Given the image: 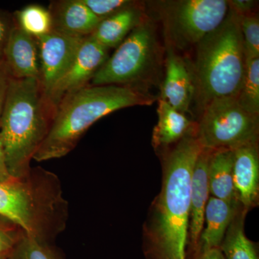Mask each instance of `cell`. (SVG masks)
<instances>
[{"instance_id":"cell-30","label":"cell","mask_w":259,"mask_h":259,"mask_svg":"<svg viewBox=\"0 0 259 259\" xmlns=\"http://www.w3.org/2000/svg\"><path fill=\"white\" fill-rule=\"evenodd\" d=\"M14 178L10 175L8 165H7L6 158H5L4 150L3 145L0 141V184L9 182Z\"/></svg>"},{"instance_id":"cell-10","label":"cell","mask_w":259,"mask_h":259,"mask_svg":"<svg viewBox=\"0 0 259 259\" xmlns=\"http://www.w3.org/2000/svg\"><path fill=\"white\" fill-rule=\"evenodd\" d=\"M85 38L53 31L35 38L40 57V81L46 97L69 69Z\"/></svg>"},{"instance_id":"cell-23","label":"cell","mask_w":259,"mask_h":259,"mask_svg":"<svg viewBox=\"0 0 259 259\" xmlns=\"http://www.w3.org/2000/svg\"><path fill=\"white\" fill-rule=\"evenodd\" d=\"M6 259H65L49 242L24 234L19 237Z\"/></svg>"},{"instance_id":"cell-11","label":"cell","mask_w":259,"mask_h":259,"mask_svg":"<svg viewBox=\"0 0 259 259\" xmlns=\"http://www.w3.org/2000/svg\"><path fill=\"white\" fill-rule=\"evenodd\" d=\"M3 62L10 77L40 79V63L36 40L19 28L15 22L5 46Z\"/></svg>"},{"instance_id":"cell-8","label":"cell","mask_w":259,"mask_h":259,"mask_svg":"<svg viewBox=\"0 0 259 259\" xmlns=\"http://www.w3.org/2000/svg\"><path fill=\"white\" fill-rule=\"evenodd\" d=\"M160 15L174 48L196 45L223 23L229 11L226 0L159 2Z\"/></svg>"},{"instance_id":"cell-4","label":"cell","mask_w":259,"mask_h":259,"mask_svg":"<svg viewBox=\"0 0 259 259\" xmlns=\"http://www.w3.org/2000/svg\"><path fill=\"white\" fill-rule=\"evenodd\" d=\"M0 215L26 236L51 243L66 228L68 204L60 180L41 168L0 184Z\"/></svg>"},{"instance_id":"cell-6","label":"cell","mask_w":259,"mask_h":259,"mask_svg":"<svg viewBox=\"0 0 259 259\" xmlns=\"http://www.w3.org/2000/svg\"><path fill=\"white\" fill-rule=\"evenodd\" d=\"M160 63L161 48L154 25L145 18L109 56L90 85H118L141 90L140 85L152 79Z\"/></svg>"},{"instance_id":"cell-24","label":"cell","mask_w":259,"mask_h":259,"mask_svg":"<svg viewBox=\"0 0 259 259\" xmlns=\"http://www.w3.org/2000/svg\"><path fill=\"white\" fill-rule=\"evenodd\" d=\"M245 57H259V21L256 15H239Z\"/></svg>"},{"instance_id":"cell-21","label":"cell","mask_w":259,"mask_h":259,"mask_svg":"<svg viewBox=\"0 0 259 259\" xmlns=\"http://www.w3.org/2000/svg\"><path fill=\"white\" fill-rule=\"evenodd\" d=\"M15 23L30 36L37 38L52 32V19L49 9L31 5L16 12Z\"/></svg>"},{"instance_id":"cell-2","label":"cell","mask_w":259,"mask_h":259,"mask_svg":"<svg viewBox=\"0 0 259 259\" xmlns=\"http://www.w3.org/2000/svg\"><path fill=\"white\" fill-rule=\"evenodd\" d=\"M202 148L196 134L191 133L165 158L163 184L151 234L163 259H185L192 173Z\"/></svg>"},{"instance_id":"cell-28","label":"cell","mask_w":259,"mask_h":259,"mask_svg":"<svg viewBox=\"0 0 259 259\" xmlns=\"http://www.w3.org/2000/svg\"><path fill=\"white\" fill-rule=\"evenodd\" d=\"M18 239L0 230V259H6L14 248Z\"/></svg>"},{"instance_id":"cell-25","label":"cell","mask_w":259,"mask_h":259,"mask_svg":"<svg viewBox=\"0 0 259 259\" xmlns=\"http://www.w3.org/2000/svg\"><path fill=\"white\" fill-rule=\"evenodd\" d=\"M83 2L93 14L101 20L137 4L136 2L129 0H83Z\"/></svg>"},{"instance_id":"cell-27","label":"cell","mask_w":259,"mask_h":259,"mask_svg":"<svg viewBox=\"0 0 259 259\" xmlns=\"http://www.w3.org/2000/svg\"><path fill=\"white\" fill-rule=\"evenodd\" d=\"M10 75L7 71L4 62H0V124H1L2 116L4 110L5 99L7 91L9 84Z\"/></svg>"},{"instance_id":"cell-5","label":"cell","mask_w":259,"mask_h":259,"mask_svg":"<svg viewBox=\"0 0 259 259\" xmlns=\"http://www.w3.org/2000/svg\"><path fill=\"white\" fill-rule=\"evenodd\" d=\"M245 69L239 15L231 9L222 23L197 44L192 73L194 95L202 107L211 100L237 97Z\"/></svg>"},{"instance_id":"cell-31","label":"cell","mask_w":259,"mask_h":259,"mask_svg":"<svg viewBox=\"0 0 259 259\" xmlns=\"http://www.w3.org/2000/svg\"><path fill=\"white\" fill-rule=\"evenodd\" d=\"M197 259H225L220 248H212L199 253Z\"/></svg>"},{"instance_id":"cell-15","label":"cell","mask_w":259,"mask_h":259,"mask_svg":"<svg viewBox=\"0 0 259 259\" xmlns=\"http://www.w3.org/2000/svg\"><path fill=\"white\" fill-rule=\"evenodd\" d=\"M212 150L202 148L194 164L191 187L190 230L191 241L194 246L198 245L204 228V210L209 194L207 169Z\"/></svg>"},{"instance_id":"cell-22","label":"cell","mask_w":259,"mask_h":259,"mask_svg":"<svg viewBox=\"0 0 259 259\" xmlns=\"http://www.w3.org/2000/svg\"><path fill=\"white\" fill-rule=\"evenodd\" d=\"M236 99L245 111L259 115V57H245L244 76Z\"/></svg>"},{"instance_id":"cell-7","label":"cell","mask_w":259,"mask_h":259,"mask_svg":"<svg viewBox=\"0 0 259 259\" xmlns=\"http://www.w3.org/2000/svg\"><path fill=\"white\" fill-rule=\"evenodd\" d=\"M203 110L196 133L202 148L235 150L258 142V115L243 110L236 97L214 99Z\"/></svg>"},{"instance_id":"cell-16","label":"cell","mask_w":259,"mask_h":259,"mask_svg":"<svg viewBox=\"0 0 259 259\" xmlns=\"http://www.w3.org/2000/svg\"><path fill=\"white\" fill-rule=\"evenodd\" d=\"M241 204L238 202H228L210 196L204 210V223L199 245L202 252L218 248L224 239L228 228L238 212Z\"/></svg>"},{"instance_id":"cell-18","label":"cell","mask_w":259,"mask_h":259,"mask_svg":"<svg viewBox=\"0 0 259 259\" xmlns=\"http://www.w3.org/2000/svg\"><path fill=\"white\" fill-rule=\"evenodd\" d=\"M207 177L209 194L228 202H238L233 184V150L212 151Z\"/></svg>"},{"instance_id":"cell-1","label":"cell","mask_w":259,"mask_h":259,"mask_svg":"<svg viewBox=\"0 0 259 259\" xmlns=\"http://www.w3.org/2000/svg\"><path fill=\"white\" fill-rule=\"evenodd\" d=\"M156 100V97L131 87H83L63 99L56 107L50 128L33 160L42 162L64 157L102 117L126 107L151 105Z\"/></svg>"},{"instance_id":"cell-14","label":"cell","mask_w":259,"mask_h":259,"mask_svg":"<svg viewBox=\"0 0 259 259\" xmlns=\"http://www.w3.org/2000/svg\"><path fill=\"white\" fill-rule=\"evenodd\" d=\"M52 31L69 36L89 37L102 21L83 0H64L51 5Z\"/></svg>"},{"instance_id":"cell-3","label":"cell","mask_w":259,"mask_h":259,"mask_svg":"<svg viewBox=\"0 0 259 259\" xmlns=\"http://www.w3.org/2000/svg\"><path fill=\"white\" fill-rule=\"evenodd\" d=\"M54 110L38 78L10 77L0 124V141L7 165L14 178L26 176L48 134Z\"/></svg>"},{"instance_id":"cell-17","label":"cell","mask_w":259,"mask_h":259,"mask_svg":"<svg viewBox=\"0 0 259 259\" xmlns=\"http://www.w3.org/2000/svg\"><path fill=\"white\" fill-rule=\"evenodd\" d=\"M145 18L141 8L135 5L102 20L90 36L107 49L117 48Z\"/></svg>"},{"instance_id":"cell-26","label":"cell","mask_w":259,"mask_h":259,"mask_svg":"<svg viewBox=\"0 0 259 259\" xmlns=\"http://www.w3.org/2000/svg\"><path fill=\"white\" fill-rule=\"evenodd\" d=\"M14 20L8 15L0 13V62L3 61V55L10 30L13 26Z\"/></svg>"},{"instance_id":"cell-19","label":"cell","mask_w":259,"mask_h":259,"mask_svg":"<svg viewBox=\"0 0 259 259\" xmlns=\"http://www.w3.org/2000/svg\"><path fill=\"white\" fill-rule=\"evenodd\" d=\"M158 120L153 129L152 144L155 148L166 147L180 142L192 131V122L185 114L177 111L166 101L159 99Z\"/></svg>"},{"instance_id":"cell-29","label":"cell","mask_w":259,"mask_h":259,"mask_svg":"<svg viewBox=\"0 0 259 259\" xmlns=\"http://www.w3.org/2000/svg\"><path fill=\"white\" fill-rule=\"evenodd\" d=\"M230 8L234 10L237 14L245 15L250 14L255 4L252 0H232L228 1Z\"/></svg>"},{"instance_id":"cell-12","label":"cell","mask_w":259,"mask_h":259,"mask_svg":"<svg viewBox=\"0 0 259 259\" xmlns=\"http://www.w3.org/2000/svg\"><path fill=\"white\" fill-rule=\"evenodd\" d=\"M233 184L238 203L248 212L258 199V142L233 150Z\"/></svg>"},{"instance_id":"cell-9","label":"cell","mask_w":259,"mask_h":259,"mask_svg":"<svg viewBox=\"0 0 259 259\" xmlns=\"http://www.w3.org/2000/svg\"><path fill=\"white\" fill-rule=\"evenodd\" d=\"M109 49L91 37H87L80 47L72 64L47 96L48 102L56 112L61 100L76 90L88 86L99 69L109 58Z\"/></svg>"},{"instance_id":"cell-13","label":"cell","mask_w":259,"mask_h":259,"mask_svg":"<svg viewBox=\"0 0 259 259\" xmlns=\"http://www.w3.org/2000/svg\"><path fill=\"white\" fill-rule=\"evenodd\" d=\"M194 96L193 79L185 60L166 42V75L161 89L162 100L177 111H188Z\"/></svg>"},{"instance_id":"cell-20","label":"cell","mask_w":259,"mask_h":259,"mask_svg":"<svg viewBox=\"0 0 259 259\" xmlns=\"http://www.w3.org/2000/svg\"><path fill=\"white\" fill-rule=\"evenodd\" d=\"M246 212L241 206L228 228L220 247L225 259H258L255 245L245 234Z\"/></svg>"}]
</instances>
